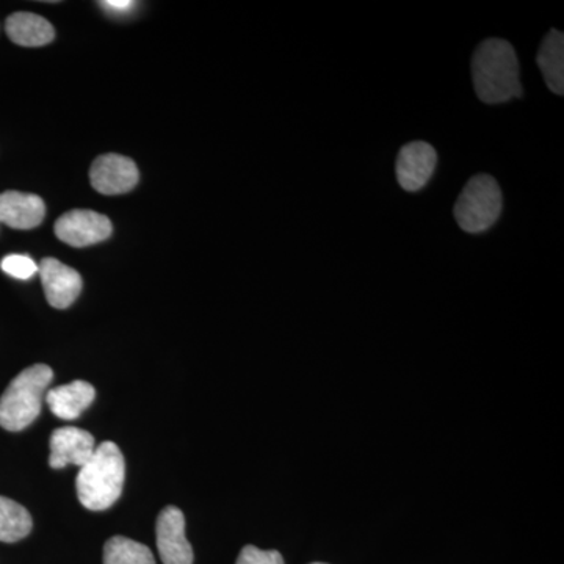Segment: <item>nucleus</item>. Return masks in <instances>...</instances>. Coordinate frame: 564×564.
Returning <instances> with one entry per match:
<instances>
[{
	"label": "nucleus",
	"instance_id": "nucleus-19",
	"mask_svg": "<svg viewBox=\"0 0 564 564\" xmlns=\"http://www.w3.org/2000/svg\"><path fill=\"white\" fill-rule=\"evenodd\" d=\"M101 6L104 10L111 11V13H128L133 9L135 2L132 0H106V2H101Z\"/></svg>",
	"mask_w": 564,
	"mask_h": 564
},
{
	"label": "nucleus",
	"instance_id": "nucleus-20",
	"mask_svg": "<svg viewBox=\"0 0 564 564\" xmlns=\"http://www.w3.org/2000/svg\"><path fill=\"white\" fill-rule=\"evenodd\" d=\"M311 564H326V563H311Z\"/></svg>",
	"mask_w": 564,
	"mask_h": 564
},
{
	"label": "nucleus",
	"instance_id": "nucleus-14",
	"mask_svg": "<svg viewBox=\"0 0 564 564\" xmlns=\"http://www.w3.org/2000/svg\"><path fill=\"white\" fill-rule=\"evenodd\" d=\"M538 66L547 87L555 95L564 93V35L558 31H551L545 35L536 57Z\"/></svg>",
	"mask_w": 564,
	"mask_h": 564
},
{
	"label": "nucleus",
	"instance_id": "nucleus-4",
	"mask_svg": "<svg viewBox=\"0 0 564 564\" xmlns=\"http://www.w3.org/2000/svg\"><path fill=\"white\" fill-rule=\"evenodd\" d=\"M502 207V191L497 181L489 174H477L456 199L455 220L463 231L485 232L499 220Z\"/></svg>",
	"mask_w": 564,
	"mask_h": 564
},
{
	"label": "nucleus",
	"instance_id": "nucleus-11",
	"mask_svg": "<svg viewBox=\"0 0 564 564\" xmlns=\"http://www.w3.org/2000/svg\"><path fill=\"white\" fill-rule=\"evenodd\" d=\"M46 206L40 196L32 193H0V223L13 229L36 228L44 220Z\"/></svg>",
	"mask_w": 564,
	"mask_h": 564
},
{
	"label": "nucleus",
	"instance_id": "nucleus-9",
	"mask_svg": "<svg viewBox=\"0 0 564 564\" xmlns=\"http://www.w3.org/2000/svg\"><path fill=\"white\" fill-rule=\"evenodd\" d=\"M95 452V437L90 433L76 426H63L52 433L50 466L52 469H63L73 464L80 469L90 462Z\"/></svg>",
	"mask_w": 564,
	"mask_h": 564
},
{
	"label": "nucleus",
	"instance_id": "nucleus-12",
	"mask_svg": "<svg viewBox=\"0 0 564 564\" xmlns=\"http://www.w3.org/2000/svg\"><path fill=\"white\" fill-rule=\"evenodd\" d=\"M95 388L87 381H73V383L58 386L46 393V402L52 414L63 421H74L79 417L93 402H95Z\"/></svg>",
	"mask_w": 564,
	"mask_h": 564
},
{
	"label": "nucleus",
	"instance_id": "nucleus-6",
	"mask_svg": "<svg viewBox=\"0 0 564 564\" xmlns=\"http://www.w3.org/2000/svg\"><path fill=\"white\" fill-rule=\"evenodd\" d=\"M436 162V151L426 141H411L404 144L395 163L400 187L410 193L422 191L432 180Z\"/></svg>",
	"mask_w": 564,
	"mask_h": 564
},
{
	"label": "nucleus",
	"instance_id": "nucleus-13",
	"mask_svg": "<svg viewBox=\"0 0 564 564\" xmlns=\"http://www.w3.org/2000/svg\"><path fill=\"white\" fill-rule=\"evenodd\" d=\"M6 31L13 43L24 47H41L55 39V31L51 22L39 14L14 13L6 22Z\"/></svg>",
	"mask_w": 564,
	"mask_h": 564
},
{
	"label": "nucleus",
	"instance_id": "nucleus-7",
	"mask_svg": "<svg viewBox=\"0 0 564 564\" xmlns=\"http://www.w3.org/2000/svg\"><path fill=\"white\" fill-rule=\"evenodd\" d=\"M135 162L120 154H106L96 159L90 170L93 188L102 195H122L139 184Z\"/></svg>",
	"mask_w": 564,
	"mask_h": 564
},
{
	"label": "nucleus",
	"instance_id": "nucleus-8",
	"mask_svg": "<svg viewBox=\"0 0 564 564\" xmlns=\"http://www.w3.org/2000/svg\"><path fill=\"white\" fill-rule=\"evenodd\" d=\"M155 530L163 564H193V549L185 538V518L180 508H163Z\"/></svg>",
	"mask_w": 564,
	"mask_h": 564
},
{
	"label": "nucleus",
	"instance_id": "nucleus-5",
	"mask_svg": "<svg viewBox=\"0 0 564 564\" xmlns=\"http://www.w3.org/2000/svg\"><path fill=\"white\" fill-rule=\"evenodd\" d=\"M113 226L106 215L95 210L66 212L55 223V236L70 247L84 248L109 239Z\"/></svg>",
	"mask_w": 564,
	"mask_h": 564
},
{
	"label": "nucleus",
	"instance_id": "nucleus-1",
	"mask_svg": "<svg viewBox=\"0 0 564 564\" xmlns=\"http://www.w3.org/2000/svg\"><path fill=\"white\" fill-rule=\"evenodd\" d=\"M474 87L485 104H502L521 98L519 62L514 47L500 39L485 40L473 58Z\"/></svg>",
	"mask_w": 564,
	"mask_h": 564
},
{
	"label": "nucleus",
	"instance_id": "nucleus-15",
	"mask_svg": "<svg viewBox=\"0 0 564 564\" xmlns=\"http://www.w3.org/2000/svg\"><path fill=\"white\" fill-rule=\"evenodd\" d=\"M31 532V513L22 505L0 496V541L17 543Z\"/></svg>",
	"mask_w": 564,
	"mask_h": 564
},
{
	"label": "nucleus",
	"instance_id": "nucleus-18",
	"mask_svg": "<svg viewBox=\"0 0 564 564\" xmlns=\"http://www.w3.org/2000/svg\"><path fill=\"white\" fill-rule=\"evenodd\" d=\"M237 564H284V558L278 551H261L254 545H245Z\"/></svg>",
	"mask_w": 564,
	"mask_h": 564
},
{
	"label": "nucleus",
	"instance_id": "nucleus-2",
	"mask_svg": "<svg viewBox=\"0 0 564 564\" xmlns=\"http://www.w3.org/2000/svg\"><path fill=\"white\" fill-rule=\"evenodd\" d=\"M126 463L117 444L102 443L96 447L90 462L80 467L76 488L80 503L87 510H109L124 488Z\"/></svg>",
	"mask_w": 564,
	"mask_h": 564
},
{
	"label": "nucleus",
	"instance_id": "nucleus-17",
	"mask_svg": "<svg viewBox=\"0 0 564 564\" xmlns=\"http://www.w3.org/2000/svg\"><path fill=\"white\" fill-rule=\"evenodd\" d=\"M3 272L10 274V276L17 278V280H31L33 274L39 272V265L33 262L32 258L24 254H10L3 258L0 262Z\"/></svg>",
	"mask_w": 564,
	"mask_h": 564
},
{
	"label": "nucleus",
	"instance_id": "nucleus-16",
	"mask_svg": "<svg viewBox=\"0 0 564 564\" xmlns=\"http://www.w3.org/2000/svg\"><path fill=\"white\" fill-rule=\"evenodd\" d=\"M104 564H155L148 545L113 536L104 545Z\"/></svg>",
	"mask_w": 564,
	"mask_h": 564
},
{
	"label": "nucleus",
	"instance_id": "nucleus-10",
	"mask_svg": "<svg viewBox=\"0 0 564 564\" xmlns=\"http://www.w3.org/2000/svg\"><path fill=\"white\" fill-rule=\"evenodd\" d=\"M41 282L46 292L47 302L55 310H66L76 302L82 292V276L54 258H46L39 267Z\"/></svg>",
	"mask_w": 564,
	"mask_h": 564
},
{
	"label": "nucleus",
	"instance_id": "nucleus-3",
	"mask_svg": "<svg viewBox=\"0 0 564 564\" xmlns=\"http://www.w3.org/2000/svg\"><path fill=\"white\" fill-rule=\"evenodd\" d=\"M52 378L54 372L46 364L22 370L0 397V426L7 432H21L32 425L41 413Z\"/></svg>",
	"mask_w": 564,
	"mask_h": 564
}]
</instances>
